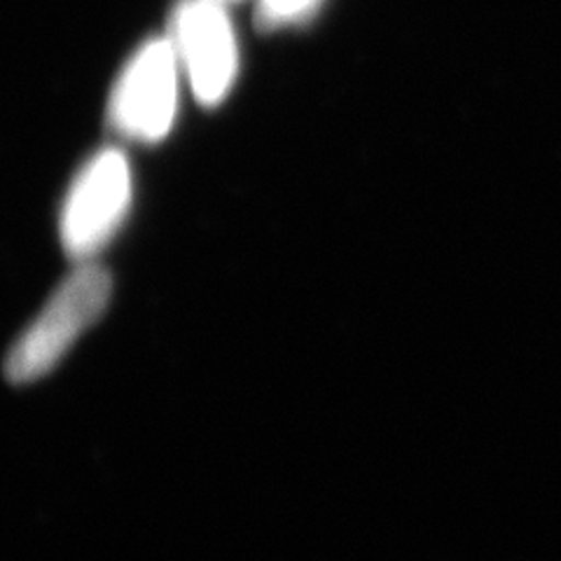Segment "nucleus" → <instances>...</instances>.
Listing matches in <instances>:
<instances>
[{"label":"nucleus","instance_id":"2","mask_svg":"<svg viewBox=\"0 0 561 561\" xmlns=\"http://www.w3.org/2000/svg\"><path fill=\"white\" fill-rule=\"evenodd\" d=\"M131 167L125 154L105 148L87 162L70 185L59 218V237L70 260L90 262L113 241L131 204Z\"/></svg>","mask_w":561,"mask_h":561},{"label":"nucleus","instance_id":"1","mask_svg":"<svg viewBox=\"0 0 561 561\" xmlns=\"http://www.w3.org/2000/svg\"><path fill=\"white\" fill-rule=\"evenodd\" d=\"M111 297V272L96 260L78 262V267L64 278L43 311L8 351V381L24 386L55 370L70 346L105 313Z\"/></svg>","mask_w":561,"mask_h":561},{"label":"nucleus","instance_id":"3","mask_svg":"<svg viewBox=\"0 0 561 561\" xmlns=\"http://www.w3.org/2000/svg\"><path fill=\"white\" fill-rule=\"evenodd\" d=\"M183 68L171 38L148 41L122 70L111 96V125L138 144H157L179 113Z\"/></svg>","mask_w":561,"mask_h":561},{"label":"nucleus","instance_id":"4","mask_svg":"<svg viewBox=\"0 0 561 561\" xmlns=\"http://www.w3.org/2000/svg\"><path fill=\"white\" fill-rule=\"evenodd\" d=\"M222 0H183L169 38L202 105H218L239 73V45Z\"/></svg>","mask_w":561,"mask_h":561},{"label":"nucleus","instance_id":"6","mask_svg":"<svg viewBox=\"0 0 561 561\" xmlns=\"http://www.w3.org/2000/svg\"><path fill=\"white\" fill-rule=\"evenodd\" d=\"M222 3H232V0H222Z\"/></svg>","mask_w":561,"mask_h":561},{"label":"nucleus","instance_id":"5","mask_svg":"<svg viewBox=\"0 0 561 561\" xmlns=\"http://www.w3.org/2000/svg\"><path fill=\"white\" fill-rule=\"evenodd\" d=\"M321 0H257V20L265 28H280L302 22Z\"/></svg>","mask_w":561,"mask_h":561}]
</instances>
